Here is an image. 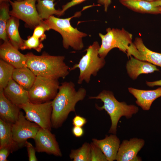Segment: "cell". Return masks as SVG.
Returning a JSON list of instances; mask_svg holds the SVG:
<instances>
[{"label":"cell","mask_w":161,"mask_h":161,"mask_svg":"<svg viewBox=\"0 0 161 161\" xmlns=\"http://www.w3.org/2000/svg\"><path fill=\"white\" fill-rule=\"evenodd\" d=\"M12 124L0 119V149L7 147L12 153L20 148L13 139Z\"/></svg>","instance_id":"44dd1931"},{"label":"cell","mask_w":161,"mask_h":161,"mask_svg":"<svg viewBox=\"0 0 161 161\" xmlns=\"http://www.w3.org/2000/svg\"><path fill=\"white\" fill-rule=\"evenodd\" d=\"M34 140L37 152H45L56 156H62V153L55 135L51 132L50 130L40 127Z\"/></svg>","instance_id":"8fae6325"},{"label":"cell","mask_w":161,"mask_h":161,"mask_svg":"<svg viewBox=\"0 0 161 161\" xmlns=\"http://www.w3.org/2000/svg\"><path fill=\"white\" fill-rule=\"evenodd\" d=\"M40 127L38 124L27 119L24 113L20 111L17 120L12 124L13 139L19 148H21L25 145L28 139H34Z\"/></svg>","instance_id":"30bf717a"},{"label":"cell","mask_w":161,"mask_h":161,"mask_svg":"<svg viewBox=\"0 0 161 161\" xmlns=\"http://www.w3.org/2000/svg\"><path fill=\"white\" fill-rule=\"evenodd\" d=\"M81 14L80 12H78L73 16L65 18L52 16L44 20L49 30H54L61 35L63 38V46L66 49L71 47L75 50H80L84 47L83 38L87 36V34L72 27L70 22L72 18L78 17Z\"/></svg>","instance_id":"277c9868"},{"label":"cell","mask_w":161,"mask_h":161,"mask_svg":"<svg viewBox=\"0 0 161 161\" xmlns=\"http://www.w3.org/2000/svg\"><path fill=\"white\" fill-rule=\"evenodd\" d=\"M91 161H107L100 149L93 142L90 143Z\"/></svg>","instance_id":"f1b7e54d"},{"label":"cell","mask_w":161,"mask_h":161,"mask_svg":"<svg viewBox=\"0 0 161 161\" xmlns=\"http://www.w3.org/2000/svg\"><path fill=\"white\" fill-rule=\"evenodd\" d=\"M1 59L13 66L15 68L26 66L27 58L14 47L9 40L4 41L0 45Z\"/></svg>","instance_id":"5bb4252c"},{"label":"cell","mask_w":161,"mask_h":161,"mask_svg":"<svg viewBox=\"0 0 161 161\" xmlns=\"http://www.w3.org/2000/svg\"><path fill=\"white\" fill-rule=\"evenodd\" d=\"M106 33L103 35L99 33L101 40L98 53L99 56L105 58L109 51L115 48L126 53L129 46L132 43V34L124 28L122 29H106Z\"/></svg>","instance_id":"8992f818"},{"label":"cell","mask_w":161,"mask_h":161,"mask_svg":"<svg viewBox=\"0 0 161 161\" xmlns=\"http://www.w3.org/2000/svg\"><path fill=\"white\" fill-rule=\"evenodd\" d=\"M86 93V90L82 87L77 91L72 82L62 83L59 86L58 92L52 101V127L56 129L61 127L69 113L75 112L76 103L84 99Z\"/></svg>","instance_id":"6da1fadb"},{"label":"cell","mask_w":161,"mask_h":161,"mask_svg":"<svg viewBox=\"0 0 161 161\" xmlns=\"http://www.w3.org/2000/svg\"><path fill=\"white\" fill-rule=\"evenodd\" d=\"M55 0H36L37 11L40 18L42 20L48 19L50 16L56 15L60 16L61 10L55 8Z\"/></svg>","instance_id":"cb8c5ba5"},{"label":"cell","mask_w":161,"mask_h":161,"mask_svg":"<svg viewBox=\"0 0 161 161\" xmlns=\"http://www.w3.org/2000/svg\"><path fill=\"white\" fill-rule=\"evenodd\" d=\"M127 57L132 56L139 60L147 62L161 67V53L152 51L144 45L142 38L136 37L129 46Z\"/></svg>","instance_id":"7c38bea8"},{"label":"cell","mask_w":161,"mask_h":161,"mask_svg":"<svg viewBox=\"0 0 161 161\" xmlns=\"http://www.w3.org/2000/svg\"><path fill=\"white\" fill-rule=\"evenodd\" d=\"M89 98L100 99L103 102L101 107L96 105V107L99 110L104 109L110 116L111 125L109 133L111 134H116L117 124L122 117L130 119L139 111L138 108L134 105H128L124 102L118 101L110 91L103 90L97 96L89 97Z\"/></svg>","instance_id":"3957f363"},{"label":"cell","mask_w":161,"mask_h":161,"mask_svg":"<svg viewBox=\"0 0 161 161\" xmlns=\"http://www.w3.org/2000/svg\"><path fill=\"white\" fill-rule=\"evenodd\" d=\"M20 109L7 99L4 94L3 89H0V119L7 123H14L18 118Z\"/></svg>","instance_id":"ac0fdd59"},{"label":"cell","mask_w":161,"mask_h":161,"mask_svg":"<svg viewBox=\"0 0 161 161\" xmlns=\"http://www.w3.org/2000/svg\"><path fill=\"white\" fill-rule=\"evenodd\" d=\"M92 142L100 149L107 161L116 160L120 144V140L116 134L106 135L105 138L102 140L92 138Z\"/></svg>","instance_id":"9a60e30c"},{"label":"cell","mask_w":161,"mask_h":161,"mask_svg":"<svg viewBox=\"0 0 161 161\" xmlns=\"http://www.w3.org/2000/svg\"><path fill=\"white\" fill-rule=\"evenodd\" d=\"M10 153L11 150L8 148L5 147L0 149V161H7V158Z\"/></svg>","instance_id":"836d02e7"},{"label":"cell","mask_w":161,"mask_h":161,"mask_svg":"<svg viewBox=\"0 0 161 161\" xmlns=\"http://www.w3.org/2000/svg\"><path fill=\"white\" fill-rule=\"evenodd\" d=\"M126 64V69L129 76L135 80L141 74L152 73L159 71L156 66L149 62L137 59L132 56Z\"/></svg>","instance_id":"d6986e66"},{"label":"cell","mask_w":161,"mask_h":161,"mask_svg":"<svg viewBox=\"0 0 161 161\" xmlns=\"http://www.w3.org/2000/svg\"><path fill=\"white\" fill-rule=\"evenodd\" d=\"M73 135L76 137L82 136L84 134V131L82 127L74 126L72 129Z\"/></svg>","instance_id":"e575fe53"},{"label":"cell","mask_w":161,"mask_h":161,"mask_svg":"<svg viewBox=\"0 0 161 161\" xmlns=\"http://www.w3.org/2000/svg\"><path fill=\"white\" fill-rule=\"evenodd\" d=\"M15 68L3 60H0V89H4L10 81Z\"/></svg>","instance_id":"484cf974"},{"label":"cell","mask_w":161,"mask_h":161,"mask_svg":"<svg viewBox=\"0 0 161 161\" xmlns=\"http://www.w3.org/2000/svg\"><path fill=\"white\" fill-rule=\"evenodd\" d=\"M36 0H24L21 1L9 0L12 9L10 15L25 23L27 27L34 29L43 21L40 17L37 10Z\"/></svg>","instance_id":"9c48e42d"},{"label":"cell","mask_w":161,"mask_h":161,"mask_svg":"<svg viewBox=\"0 0 161 161\" xmlns=\"http://www.w3.org/2000/svg\"><path fill=\"white\" fill-rule=\"evenodd\" d=\"M145 140L133 138L129 140H123L120 144L116 158L117 161H140L141 158L137 156L139 152L144 146Z\"/></svg>","instance_id":"4fadbf2b"},{"label":"cell","mask_w":161,"mask_h":161,"mask_svg":"<svg viewBox=\"0 0 161 161\" xmlns=\"http://www.w3.org/2000/svg\"><path fill=\"white\" fill-rule=\"evenodd\" d=\"M0 38L4 41L8 40L6 32V27L10 15L9 2L0 3Z\"/></svg>","instance_id":"d4e9b609"},{"label":"cell","mask_w":161,"mask_h":161,"mask_svg":"<svg viewBox=\"0 0 161 161\" xmlns=\"http://www.w3.org/2000/svg\"><path fill=\"white\" fill-rule=\"evenodd\" d=\"M147 86L150 87H154L155 86H161V80L153 82H146Z\"/></svg>","instance_id":"8d00e7d4"},{"label":"cell","mask_w":161,"mask_h":161,"mask_svg":"<svg viewBox=\"0 0 161 161\" xmlns=\"http://www.w3.org/2000/svg\"><path fill=\"white\" fill-rule=\"evenodd\" d=\"M87 122L86 118L79 115H76L72 120L74 126L82 127Z\"/></svg>","instance_id":"d6a6232c"},{"label":"cell","mask_w":161,"mask_h":161,"mask_svg":"<svg viewBox=\"0 0 161 161\" xmlns=\"http://www.w3.org/2000/svg\"><path fill=\"white\" fill-rule=\"evenodd\" d=\"M123 5L130 10L142 13L161 15V6L143 0H120Z\"/></svg>","instance_id":"ffe728a7"},{"label":"cell","mask_w":161,"mask_h":161,"mask_svg":"<svg viewBox=\"0 0 161 161\" xmlns=\"http://www.w3.org/2000/svg\"><path fill=\"white\" fill-rule=\"evenodd\" d=\"M49 30L48 26L43 20L40 24L35 27L32 35L42 41L46 38L45 32Z\"/></svg>","instance_id":"f546056e"},{"label":"cell","mask_w":161,"mask_h":161,"mask_svg":"<svg viewBox=\"0 0 161 161\" xmlns=\"http://www.w3.org/2000/svg\"><path fill=\"white\" fill-rule=\"evenodd\" d=\"M10 0H0V3L3 2H9Z\"/></svg>","instance_id":"f35d334b"},{"label":"cell","mask_w":161,"mask_h":161,"mask_svg":"<svg viewBox=\"0 0 161 161\" xmlns=\"http://www.w3.org/2000/svg\"><path fill=\"white\" fill-rule=\"evenodd\" d=\"M143 0L146 1H149V2H151V1H155L157 0Z\"/></svg>","instance_id":"ab89813d"},{"label":"cell","mask_w":161,"mask_h":161,"mask_svg":"<svg viewBox=\"0 0 161 161\" xmlns=\"http://www.w3.org/2000/svg\"><path fill=\"white\" fill-rule=\"evenodd\" d=\"M151 2L155 6H161V0H157L151 1Z\"/></svg>","instance_id":"74e56055"},{"label":"cell","mask_w":161,"mask_h":161,"mask_svg":"<svg viewBox=\"0 0 161 161\" xmlns=\"http://www.w3.org/2000/svg\"><path fill=\"white\" fill-rule=\"evenodd\" d=\"M16 0L18 1H23V0Z\"/></svg>","instance_id":"60d3db41"},{"label":"cell","mask_w":161,"mask_h":161,"mask_svg":"<svg viewBox=\"0 0 161 161\" xmlns=\"http://www.w3.org/2000/svg\"><path fill=\"white\" fill-rule=\"evenodd\" d=\"M19 20L16 17L10 16L6 27V32L9 41L12 45L18 49H20L24 43V40L20 36L18 31Z\"/></svg>","instance_id":"603a6c76"},{"label":"cell","mask_w":161,"mask_h":161,"mask_svg":"<svg viewBox=\"0 0 161 161\" xmlns=\"http://www.w3.org/2000/svg\"><path fill=\"white\" fill-rule=\"evenodd\" d=\"M36 76L28 67L15 69L12 79L26 90L29 91L35 82Z\"/></svg>","instance_id":"7402d4cb"},{"label":"cell","mask_w":161,"mask_h":161,"mask_svg":"<svg viewBox=\"0 0 161 161\" xmlns=\"http://www.w3.org/2000/svg\"><path fill=\"white\" fill-rule=\"evenodd\" d=\"M6 97L14 104L18 106L29 102V91L12 79L3 89Z\"/></svg>","instance_id":"e0dca14e"},{"label":"cell","mask_w":161,"mask_h":161,"mask_svg":"<svg viewBox=\"0 0 161 161\" xmlns=\"http://www.w3.org/2000/svg\"><path fill=\"white\" fill-rule=\"evenodd\" d=\"M25 113L26 118L41 127L51 130L52 101L41 103L28 102L18 106Z\"/></svg>","instance_id":"ba28073f"},{"label":"cell","mask_w":161,"mask_h":161,"mask_svg":"<svg viewBox=\"0 0 161 161\" xmlns=\"http://www.w3.org/2000/svg\"><path fill=\"white\" fill-rule=\"evenodd\" d=\"M129 92L136 99V103L144 110H149L153 101L161 97V87L153 90H143L132 87Z\"/></svg>","instance_id":"2e32d148"},{"label":"cell","mask_w":161,"mask_h":161,"mask_svg":"<svg viewBox=\"0 0 161 161\" xmlns=\"http://www.w3.org/2000/svg\"><path fill=\"white\" fill-rule=\"evenodd\" d=\"M97 2L99 4L103 5L104 6L105 11H107L108 8L111 3V0H97Z\"/></svg>","instance_id":"d590c367"},{"label":"cell","mask_w":161,"mask_h":161,"mask_svg":"<svg viewBox=\"0 0 161 161\" xmlns=\"http://www.w3.org/2000/svg\"><path fill=\"white\" fill-rule=\"evenodd\" d=\"M43 47L42 41L32 35L28 36L26 40H24L23 45L20 49L24 50L33 49L40 52Z\"/></svg>","instance_id":"83f0119b"},{"label":"cell","mask_w":161,"mask_h":161,"mask_svg":"<svg viewBox=\"0 0 161 161\" xmlns=\"http://www.w3.org/2000/svg\"><path fill=\"white\" fill-rule=\"evenodd\" d=\"M25 146L26 147L29 161H37V159L35 155L36 151L35 147L30 142L27 141Z\"/></svg>","instance_id":"4dcf8cb0"},{"label":"cell","mask_w":161,"mask_h":161,"mask_svg":"<svg viewBox=\"0 0 161 161\" xmlns=\"http://www.w3.org/2000/svg\"><path fill=\"white\" fill-rule=\"evenodd\" d=\"M58 79L37 76L33 85L28 91L29 102L41 103L53 100L58 90Z\"/></svg>","instance_id":"52a82bcc"},{"label":"cell","mask_w":161,"mask_h":161,"mask_svg":"<svg viewBox=\"0 0 161 161\" xmlns=\"http://www.w3.org/2000/svg\"><path fill=\"white\" fill-rule=\"evenodd\" d=\"M98 42L94 41L86 49V54L83 56L78 64H75L70 71L79 68L80 74L77 83L81 84L83 81L89 83L91 76H96L97 72L105 65V58L99 56L100 47Z\"/></svg>","instance_id":"5b68a950"},{"label":"cell","mask_w":161,"mask_h":161,"mask_svg":"<svg viewBox=\"0 0 161 161\" xmlns=\"http://www.w3.org/2000/svg\"><path fill=\"white\" fill-rule=\"evenodd\" d=\"M25 55L26 67L36 76L64 79L69 74L70 69L64 62V56L51 55L45 52L40 55H35L31 52Z\"/></svg>","instance_id":"7a4b0ae2"},{"label":"cell","mask_w":161,"mask_h":161,"mask_svg":"<svg viewBox=\"0 0 161 161\" xmlns=\"http://www.w3.org/2000/svg\"><path fill=\"white\" fill-rule=\"evenodd\" d=\"M69 157L73 161H91L90 143L85 142L78 149L71 150Z\"/></svg>","instance_id":"4316f807"},{"label":"cell","mask_w":161,"mask_h":161,"mask_svg":"<svg viewBox=\"0 0 161 161\" xmlns=\"http://www.w3.org/2000/svg\"><path fill=\"white\" fill-rule=\"evenodd\" d=\"M86 0H72L62 7V9L61 10L60 16L63 15L67 9L76 5L80 4Z\"/></svg>","instance_id":"1f68e13d"}]
</instances>
